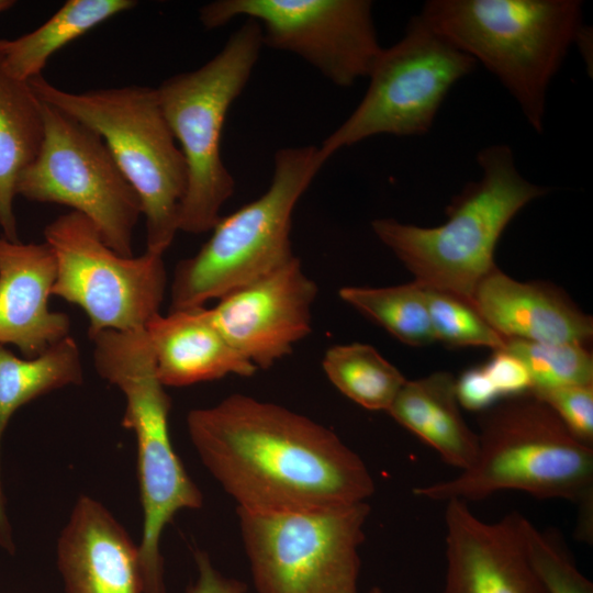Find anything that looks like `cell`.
I'll use <instances>...</instances> for the list:
<instances>
[{"mask_svg":"<svg viewBox=\"0 0 593 593\" xmlns=\"http://www.w3.org/2000/svg\"><path fill=\"white\" fill-rule=\"evenodd\" d=\"M268 189L221 216L197 254L180 260L170 286L169 311L201 307L290 261L294 208L325 164L318 147H284L275 155Z\"/></svg>","mask_w":593,"mask_h":593,"instance_id":"obj_7","label":"cell"},{"mask_svg":"<svg viewBox=\"0 0 593 593\" xmlns=\"http://www.w3.org/2000/svg\"><path fill=\"white\" fill-rule=\"evenodd\" d=\"M30 85L42 101L102 137L141 200L146 250L164 255L179 231L188 168L156 89L131 85L70 92L42 75Z\"/></svg>","mask_w":593,"mask_h":593,"instance_id":"obj_6","label":"cell"},{"mask_svg":"<svg viewBox=\"0 0 593 593\" xmlns=\"http://www.w3.org/2000/svg\"><path fill=\"white\" fill-rule=\"evenodd\" d=\"M66 593H143L138 546L98 501L82 495L57 542Z\"/></svg>","mask_w":593,"mask_h":593,"instance_id":"obj_17","label":"cell"},{"mask_svg":"<svg viewBox=\"0 0 593 593\" xmlns=\"http://www.w3.org/2000/svg\"><path fill=\"white\" fill-rule=\"evenodd\" d=\"M56 259L46 243L0 236V345L33 358L69 336L70 318L49 309Z\"/></svg>","mask_w":593,"mask_h":593,"instance_id":"obj_16","label":"cell"},{"mask_svg":"<svg viewBox=\"0 0 593 593\" xmlns=\"http://www.w3.org/2000/svg\"><path fill=\"white\" fill-rule=\"evenodd\" d=\"M579 0H429L419 16L481 63L544 131L549 86L583 29Z\"/></svg>","mask_w":593,"mask_h":593,"instance_id":"obj_4","label":"cell"},{"mask_svg":"<svg viewBox=\"0 0 593 593\" xmlns=\"http://www.w3.org/2000/svg\"><path fill=\"white\" fill-rule=\"evenodd\" d=\"M236 513L258 593H359L367 502Z\"/></svg>","mask_w":593,"mask_h":593,"instance_id":"obj_9","label":"cell"},{"mask_svg":"<svg viewBox=\"0 0 593 593\" xmlns=\"http://www.w3.org/2000/svg\"><path fill=\"white\" fill-rule=\"evenodd\" d=\"M14 4H15V1H12V0H0V12L10 9Z\"/></svg>","mask_w":593,"mask_h":593,"instance_id":"obj_33","label":"cell"},{"mask_svg":"<svg viewBox=\"0 0 593 593\" xmlns=\"http://www.w3.org/2000/svg\"><path fill=\"white\" fill-rule=\"evenodd\" d=\"M580 443L593 447V383L532 391Z\"/></svg>","mask_w":593,"mask_h":593,"instance_id":"obj_29","label":"cell"},{"mask_svg":"<svg viewBox=\"0 0 593 593\" xmlns=\"http://www.w3.org/2000/svg\"><path fill=\"white\" fill-rule=\"evenodd\" d=\"M262 44L260 25L246 19L208 63L174 75L155 88L188 168L179 231L194 235L210 232L234 192L235 180L221 157L222 130L230 107L250 78Z\"/></svg>","mask_w":593,"mask_h":593,"instance_id":"obj_8","label":"cell"},{"mask_svg":"<svg viewBox=\"0 0 593 593\" xmlns=\"http://www.w3.org/2000/svg\"><path fill=\"white\" fill-rule=\"evenodd\" d=\"M44 238L56 259L52 295L87 314L89 335L144 329L160 313L167 288L164 255L121 256L75 211L48 223Z\"/></svg>","mask_w":593,"mask_h":593,"instance_id":"obj_12","label":"cell"},{"mask_svg":"<svg viewBox=\"0 0 593 593\" xmlns=\"http://www.w3.org/2000/svg\"><path fill=\"white\" fill-rule=\"evenodd\" d=\"M317 292L295 256L209 310L230 345L257 369H268L312 332Z\"/></svg>","mask_w":593,"mask_h":593,"instance_id":"obj_14","label":"cell"},{"mask_svg":"<svg viewBox=\"0 0 593 593\" xmlns=\"http://www.w3.org/2000/svg\"><path fill=\"white\" fill-rule=\"evenodd\" d=\"M369 593H383L380 588L373 586Z\"/></svg>","mask_w":593,"mask_h":593,"instance_id":"obj_34","label":"cell"},{"mask_svg":"<svg viewBox=\"0 0 593 593\" xmlns=\"http://www.w3.org/2000/svg\"><path fill=\"white\" fill-rule=\"evenodd\" d=\"M238 16L258 22L264 44L300 56L339 87L368 78L383 48L368 0H217L200 9L209 30Z\"/></svg>","mask_w":593,"mask_h":593,"instance_id":"obj_13","label":"cell"},{"mask_svg":"<svg viewBox=\"0 0 593 593\" xmlns=\"http://www.w3.org/2000/svg\"><path fill=\"white\" fill-rule=\"evenodd\" d=\"M423 289L436 340L455 347L482 346L493 351L504 348L506 338L485 321L472 303L448 292Z\"/></svg>","mask_w":593,"mask_h":593,"instance_id":"obj_27","label":"cell"},{"mask_svg":"<svg viewBox=\"0 0 593 593\" xmlns=\"http://www.w3.org/2000/svg\"><path fill=\"white\" fill-rule=\"evenodd\" d=\"M524 537L530 561L548 593H593L557 529L540 530L526 517Z\"/></svg>","mask_w":593,"mask_h":593,"instance_id":"obj_28","label":"cell"},{"mask_svg":"<svg viewBox=\"0 0 593 593\" xmlns=\"http://www.w3.org/2000/svg\"><path fill=\"white\" fill-rule=\"evenodd\" d=\"M502 350L524 363L532 391L593 383V357L586 345L506 338Z\"/></svg>","mask_w":593,"mask_h":593,"instance_id":"obj_26","label":"cell"},{"mask_svg":"<svg viewBox=\"0 0 593 593\" xmlns=\"http://www.w3.org/2000/svg\"><path fill=\"white\" fill-rule=\"evenodd\" d=\"M44 138L42 101L30 81L12 76L0 55V228L19 242L14 213L16 183L37 156Z\"/></svg>","mask_w":593,"mask_h":593,"instance_id":"obj_21","label":"cell"},{"mask_svg":"<svg viewBox=\"0 0 593 593\" xmlns=\"http://www.w3.org/2000/svg\"><path fill=\"white\" fill-rule=\"evenodd\" d=\"M338 295L406 345L426 346L436 340L424 289L415 280L392 287H343Z\"/></svg>","mask_w":593,"mask_h":593,"instance_id":"obj_25","label":"cell"},{"mask_svg":"<svg viewBox=\"0 0 593 593\" xmlns=\"http://www.w3.org/2000/svg\"><path fill=\"white\" fill-rule=\"evenodd\" d=\"M194 561L198 577L186 593H246V583L234 578L224 577L214 568L205 551L195 550Z\"/></svg>","mask_w":593,"mask_h":593,"instance_id":"obj_32","label":"cell"},{"mask_svg":"<svg viewBox=\"0 0 593 593\" xmlns=\"http://www.w3.org/2000/svg\"><path fill=\"white\" fill-rule=\"evenodd\" d=\"M475 65L419 14L412 16L404 35L382 48L365 96L323 141L320 158L326 163L339 149L376 135L427 134L450 89Z\"/></svg>","mask_w":593,"mask_h":593,"instance_id":"obj_10","label":"cell"},{"mask_svg":"<svg viewBox=\"0 0 593 593\" xmlns=\"http://www.w3.org/2000/svg\"><path fill=\"white\" fill-rule=\"evenodd\" d=\"M472 305L505 338L588 345L593 320L559 288L517 281L494 267L475 287Z\"/></svg>","mask_w":593,"mask_h":593,"instance_id":"obj_18","label":"cell"},{"mask_svg":"<svg viewBox=\"0 0 593 593\" xmlns=\"http://www.w3.org/2000/svg\"><path fill=\"white\" fill-rule=\"evenodd\" d=\"M187 429L237 508H328L367 502L376 490L366 463L333 430L272 402L233 393L191 410Z\"/></svg>","mask_w":593,"mask_h":593,"instance_id":"obj_1","label":"cell"},{"mask_svg":"<svg viewBox=\"0 0 593 593\" xmlns=\"http://www.w3.org/2000/svg\"><path fill=\"white\" fill-rule=\"evenodd\" d=\"M82 381L79 346L70 335L33 358H19L0 345V449L7 425L19 407L54 390L78 385ZM0 544L8 550L13 549L4 513L1 469Z\"/></svg>","mask_w":593,"mask_h":593,"instance_id":"obj_22","label":"cell"},{"mask_svg":"<svg viewBox=\"0 0 593 593\" xmlns=\"http://www.w3.org/2000/svg\"><path fill=\"white\" fill-rule=\"evenodd\" d=\"M474 462L449 480L421 485L414 493L432 501H482L519 491L539 500L574 503L575 536L593 539V447L580 443L556 413L529 392L505 398L479 413Z\"/></svg>","mask_w":593,"mask_h":593,"instance_id":"obj_2","label":"cell"},{"mask_svg":"<svg viewBox=\"0 0 593 593\" xmlns=\"http://www.w3.org/2000/svg\"><path fill=\"white\" fill-rule=\"evenodd\" d=\"M481 169L446 206L447 220L424 227L392 217L371 223L376 236L425 288L471 303L478 283L494 268L496 244L515 215L550 189L518 171L513 150L489 145L477 155Z\"/></svg>","mask_w":593,"mask_h":593,"instance_id":"obj_3","label":"cell"},{"mask_svg":"<svg viewBox=\"0 0 593 593\" xmlns=\"http://www.w3.org/2000/svg\"><path fill=\"white\" fill-rule=\"evenodd\" d=\"M456 396L460 406L481 413L500 398L483 367H472L456 378Z\"/></svg>","mask_w":593,"mask_h":593,"instance_id":"obj_31","label":"cell"},{"mask_svg":"<svg viewBox=\"0 0 593 593\" xmlns=\"http://www.w3.org/2000/svg\"><path fill=\"white\" fill-rule=\"evenodd\" d=\"M455 383L445 371L406 380L387 413L462 471L474 462L479 441L460 412Z\"/></svg>","mask_w":593,"mask_h":593,"instance_id":"obj_20","label":"cell"},{"mask_svg":"<svg viewBox=\"0 0 593 593\" xmlns=\"http://www.w3.org/2000/svg\"><path fill=\"white\" fill-rule=\"evenodd\" d=\"M322 367L340 393L369 411L387 412L406 381L374 347L362 343L329 347Z\"/></svg>","mask_w":593,"mask_h":593,"instance_id":"obj_24","label":"cell"},{"mask_svg":"<svg viewBox=\"0 0 593 593\" xmlns=\"http://www.w3.org/2000/svg\"><path fill=\"white\" fill-rule=\"evenodd\" d=\"M482 367L500 398L523 395L533 389L529 372L524 363L504 350H494L491 358Z\"/></svg>","mask_w":593,"mask_h":593,"instance_id":"obj_30","label":"cell"},{"mask_svg":"<svg viewBox=\"0 0 593 593\" xmlns=\"http://www.w3.org/2000/svg\"><path fill=\"white\" fill-rule=\"evenodd\" d=\"M525 517L489 523L459 500L446 502L443 593H548L527 552Z\"/></svg>","mask_w":593,"mask_h":593,"instance_id":"obj_15","label":"cell"},{"mask_svg":"<svg viewBox=\"0 0 593 593\" xmlns=\"http://www.w3.org/2000/svg\"><path fill=\"white\" fill-rule=\"evenodd\" d=\"M137 4L134 0H69L45 23L20 37L0 38L5 69L30 81L42 75L48 59L65 45L112 16Z\"/></svg>","mask_w":593,"mask_h":593,"instance_id":"obj_23","label":"cell"},{"mask_svg":"<svg viewBox=\"0 0 593 593\" xmlns=\"http://www.w3.org/2000/svg\"><path fill=\"white\" fill-rule=\"evenodd\" d=\"M89 338L96 370L123 393L122 425L136 438L143 593H166L160 537L177 512L201 508L203 496L172 447L168 428L171 400L157 376L145 328L102 331Z\"/></svg>","mask_w":593,"mask_h":593,"instance_id":"obj_5","label":"cell"},{"mask_svg":"<svg viewBox=\"0 0 593 593\" xmlns=\"http://www.w3.org/2000/svg\"><path fill=\"white\" fill-rule=\"evenodd\" d=\"M145 331L164 387L253 377L258 370L230 345L204 306L159 313Z\"/></svg>","mask_w":593,"mask_h":593,"instance_id":"obj_19","label":"cell"},{"mask_svg":"<svg viewBox=\"0 0 593 593\" xmlns=\"http://www.w3.org/2000/svg\"><path fill=\"white\" fill-rule=\"evenodd\" d=\"M42 111V146L19 177L16 194L71 208L96 225L111 249L132 257L142 215L136 191L98 133L44 101Z\"/></svg>","mask_w":593,"mask_h":593,"instance_id":"obj_11","label":"cell"}]
</instances>
